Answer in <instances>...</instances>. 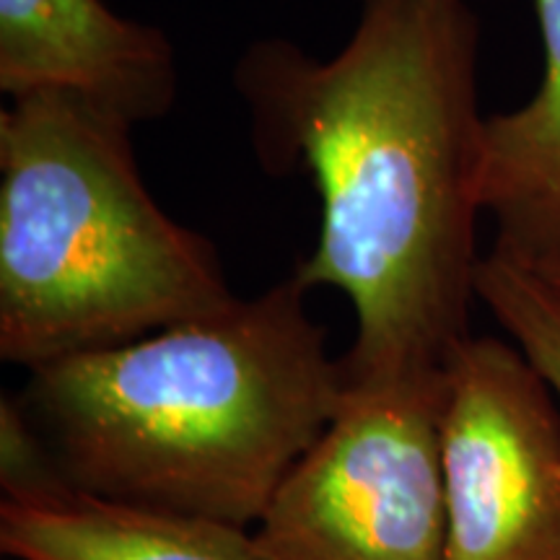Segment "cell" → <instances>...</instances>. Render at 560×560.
Instances as JSON below:
<instances>
[{
  "mask_svg": "<svg viewBox=\"0 0 560 560\" xmlns=\"http://www.w3.org/2000/svg\"><path fill=\"white\" fill-rule=\"evenodd\" d=\"M470 0H361L348 45L319 60L257 39L234 83L270 174H312L319 242L293 278L355 312L348 380L444 369L478 299L486 117Z\"/></svg>",
  "mask_w": 560,
  "mask_h": 560,
  "instance_id": "cell-1",
  "label": "cell"
},
{
  "mask_svg": "<svg viewBox=\"0 0 560 560\" xmlns=\"http://www.w3.org/2000/svg\"><path fill=\"white\" fill-rule=\"evenodd\" d=\"M285 278L128 346L32 369L26 418L75 490L247 529L346 395Z\"/></svg>",
  "mask_w": 560,
  "mask_h": 560,
  "instance_id": "cell-2",
  "label": "cell"
},
{
  "mask_svg": "<svg viewBox=\"0 0 560 560\" xmlns=\"http://www.w3.org/2000/svg\"><path fill=\"white\" fill-rule=\"evenodd\" d=\"M132 125L60 91L0 112V359L39 369L206 317L219 252L140 177Z\"/></svg>",
  "mask_w": 560,
  "mask_h": 560,
  "instance_id": "cell-3",
  "label": "cell"
},
{
  "mask_svg": "<svg viewBox=\"0 0 560 560\" xmlns=\"http://www.w3.org/2000/svg\"><path fill=\"white\" fill-rule=\"evenodd\" d=\"M441 405L444 369L346 376L330 425L252 532L257 560H450Z\"/></svg>",
  "mask_w": 560,
  "mask_h": 560,
  "instance_id": "cell-4",
  "label": "cell"
},
{
  "mask_svg": "<svg viewBox=\"0 0 560 560\" xmlns=\"http://www.w3.org/2000/svg\"><path fill=\"white\" fill-rule=\"evenodd\" d=\"M439 450L450 560H560V402L514 342L452 350Z\"/></svg>",
  "mask_w": 560,
  "mask_h": 560,
  "instance_id": "cell-5",
  "label": "cell"
},
{
  "mask_svg": "<svg viewBox=\"0 0 560 560\" xmlns=\"http://www.w3.org/2000/svg\"><path fill=\"white\" fill-rule=\"evenodd\" d=\"M0 89L60 91L136 128L174 107L177 55L156 26L104 0H0Z\"/></svg>",
  "mask_w": 560,
  "mask_h": 560,
  "instance_id": "cell-6",
  "label": "cell"
},
{
  "mask_svg": "<svg viewBox=\"0 0 560 560\" xmlns=\"http://www.w3.org/2000/svg\"><path fill=\"white\" fill-rule=\"evenodd\" d=\"M0 548L16 560H257L247 529L75 488L0 503Z\"/></svg>",
  "mask_w": 560,
  "mask_h": 560,
  "instance_id": "cell-7",
  "label": "cell"
},
{
  "mask_svg": "<svg viewBox=\"0 0 560 560\" xmlns=\"http://www.w3.org/2000/svg\"><path fill=\"white\" fill-rule=\"evenodd\" d=\"M545 73L524 107L486 117L482 210L495 247L532 268H560V0H535Z\"/></svg>",
  "mask_w": 560,
  "mask_h": 560,
  "instance_id": "cell-8",
  "label": "cell"
},
{
  "mask_svg": "<svg viewBox=\"0 0 560 560\" xmlns=\"http://www.w3.org/2000/svg\"><path fill=\"white\" fill-rule=\"evenodd\" d=\"M478 301L542 374L560 402V285L499 247L478 265Z\"/></svg>",
  "mask_w": 560,
  "mask_h": 560,
  "instance_id": "cell-9",
  "label": "cell"
},
{
  "mask_svg": "<svg viewBox=\"0 0 560 560\" xmlns=\"http://www.w3.org/2000/svg\"><path fill=\"white\" fill-rule=\"evenodd\" d=\"M0 482L3 501H42L73 490L45 439L11 397L0 402Z\"/></svg>",
  "mask_w": 560,
  "mask_h": 560,
  "instance_id": "cell-10",
  "label": "cell"
},
{
  "mask_svg": "<svg viewBox=\"0 0 560 560\" xmlns=\"http://www.w3.org/2000/svg\"><path fill=\"white\" fill-rule=\"evenodd\" d=\"M540 270V268H537ZM540 272H545V276H548L550 280H556V283L560 285V268H550V270H540Z\"/></svg>",
  "mask_w": 560,
  "mask_h": 560,
  "instance_id": "cell-11",
  "label": "cell"
}]
</instances>
